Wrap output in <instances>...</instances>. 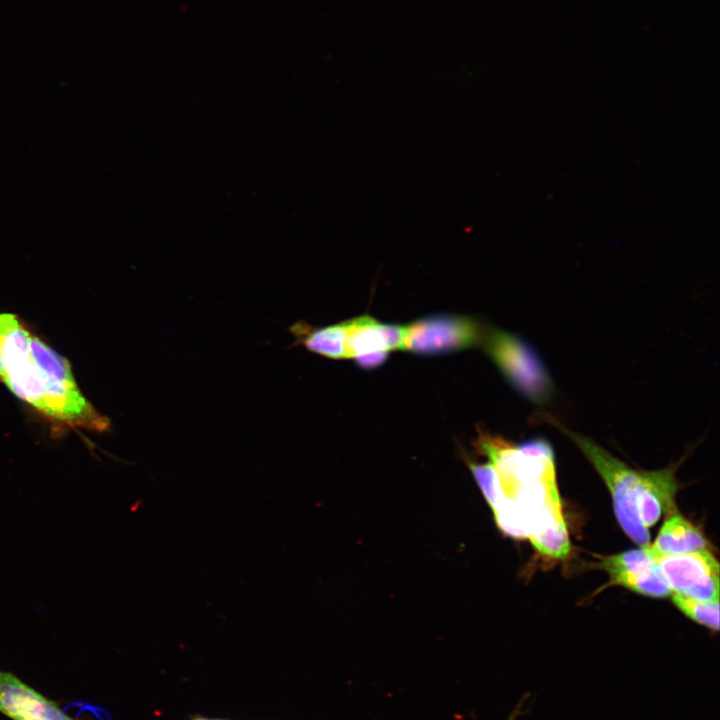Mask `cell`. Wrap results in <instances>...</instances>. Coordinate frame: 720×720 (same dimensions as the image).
Returning <instances> with one entry per match:
<instances>
[{
	"label": "cell",
	"mask_w": 720,
	"mask_h": 720,
	"mask_svg": "<svg viewBox=\"0 0 720 720\" xmlns=\"http://www.w3.org/2000/svg\"><path fill=\"white\" fill-rule=\"evenodd\" d=\"M0 383L56 425L98 433L111 427L80 390L70 362L10 312H0Z\"/></svg>",
	"instance_id": "obj_1"
},
{
	"label": "cell",
	"mask_w": 720,
	"mask_h": 720,
	"mask_svg": "<svg viewBox=\"0 0 720 720\" xmlns=\"http://www.w3.org/2000/svg\"><path fill=\"white\" fill-rule=\"evenodd\" d=\"M578 446L608 487L616 518L625 534L640 547L650 545V533L638 514V502L653 471L636 470L591 439L559 426Z\"/></svg>",
	"instance_id": "obj_2"
},
{
	"label": "cell",
	"mask_w": 720,
	"mask_h": 720,
	"mask_svg": "<svg viewBox=\"0 0 720 720\" xmlns=\"http://www.w3.org/2000/svg\"><path fill=\"white\" fill-rule=\"evenodd\" d=\"M481 344L510 384L533 402L549 398L552 382L536 352L520 338L485 328Z\"/></svg>",
	"instance_id": "obj_3"
},
{
	"label": "cell",
	"mask_w": 720,
	"mask_h": 720,
	"mask_svg": "<svg viewBox=\"0 0 720 720\" xmlns=\"http://www.w3.org/2000/svg\"><path fill=\"white\" fill-rule=\"evenodd\" d=\"M485 328L467 316L433 314L405 325L403 350L440 355L481 344Z\"/></svg>",
	"instance_id": "obj_4"
},
{
	"label": "cell",
	"mask_w": 720,
	"mask_h": 720,
	"mask_svg": "<svg viewBox=\"0 0 720 720\" xmlns=\"http://www.w3.org/2000/svg\"><path fill=\"white\" fill-rule=\"evenodd\" d=\"M653 556L672 593L703 601L719 599V563L710 550Z\"/></svg>",
	"instance_id": "obj_5"
},
{
	"label": "cell",
	"mask_w": 720,
	"mask_h": 720,
	"mask_svg": "<svg viewBox=\"0 0 720 720\" xmlns=\"http://www.w3.org/2000/svg\"><path fill=\"white\" fill-rule=\"evenodd\" d=\"M601 566L615 585L652 598H665L672 594L649 546L609 556Z\"/></svg>",
	"instance_id": "obj_6"
},
{
	"label": "cell",
	"mask_w": 720,
	"mask_h": 720,
	"mask_svg": "<svg viewBox=\"0 0 720 720\" xmlns=\"http://www.w3.org/2000/svg\"><path fill=\"white\" fill-rule=\"evenodd\" d=\"M0 712L13 720H75L10 672L0 670Z\"/></svg>",
	"instance_id": "obj_7"
},
{
	"label": "cell",
	"mask_w": 720,
	"mask_h": 720,
	"mask_svg": "<svg viewBox=\"0 0 720 720\" xmlns=\"http://www.w3.org/2000/svg\"><path fill=\"white\" fill-rule=\"evenodd\" d=\"M342 322L347 358L403 349L405 325L381 323L369 315Z\"/></svg>",
	"instance_id": "obj_8"
},
{
	"label": "cell",
	"mask_w": 720,
	"mask_h": 720,
	"mask_svg": "<svg viewBox=\"0 0 720 720\" xmlns=\"http://www.w3.org/2000/svg\"><path fill=\"white\" fill-rule=\"evenodd\" d=\"M528 539L546 557L563 559L569 554L570 539L558 491L549 495L535 513Z\"/></svg>",
	"instance_id": "obj_9"
},
{
	"label": "cell",
	"mask_w": 720,
	"mask_h": 720,
	"mask_svg": "<svg viewBox=\"0 0 720 720\" xmlns=\"http://www.w3.org/2000/svg\"><path fill=\"white\" fill-rule=\"evenodd\" d=\"M709 547L700 530L674 511L666 518L653 545H649L656 555L688 554L709 550Z\"/></svg>",
	"instance_id": "obj_10"
},
{
	"label": "cell",
	"mask_w": 720,
	"mask_h": 720,
	"mask_svg": "<svg viewBox=\"0 0 720 720\" xmlns=\"http://www.w3.org/2000/svg\"><path fill=\"white\" fill-rule=\"evenodd\" d=\"M288 332L294 337L292 346H303L312 353L333 360L347 358L343 322L317 327L297 321L288 327Z\"/></svg>",
	"instance_id": "obj_11"
},
{
	"label": "cell",
	"mask_w": 720,
	"mask_h": 720,
	"mask_svg": "<svg viewBox=\"0 0 720 720\" xmlns=\"http://www.w3.org/2000/svg\"><path fill=\"white\" fill-rule=\"evenodd\" d=\"M674 605L687 617L712 630L719 629V599L703 601L672 593Z\"/></svg>",
	"instance_id": "obj_12"
},
{
	"label": "cell",
	"mask_w": 720,
	"mask_h": 720,
	"mask_svg": "<svg viewBox=\"0 0 720 720\" xmlns=\"http://www.w3.org/2000/svg\"><path fill=\"white\" fill-rule=\"evenodd\" d=\"M468 466L487 503L492 510L495 509L503 500V492L495 468L490 462L478 464L468 461Z\"/></svg>",
	"instance_id": "obj_13"
},
{
	"label": "cell",
	"mask_w": 720,
	"mask_h": 720,
	"mask_svg": "<svg viewBox=\"0 0 720 720\" xmlns=\"http://www.w3.org/2000/svg\"><path fill=\"white\" fill-rule=\"evenodd\" d=\"M388 352H378L369 355L359 356L353 359L360 368L375 369L381 366L387 359Z\"/></svg>",
	"instance_id": "obj_14"
},
{
	"label": "cell",
	"mask_w": 720,
	"mask_h": 720,
	"mask_svg": "<svg viewBox=\"0 0 720 720\" xmlns=\"http://www.w3.org/2000/svg\"><path fill=\"white\" fill-rule=\"evenodd\" d=\"M192 720H224V719H212V718H206V717H196Z\"/></svg>",
	"instance_id": "obj_15"
}]
</instances>
